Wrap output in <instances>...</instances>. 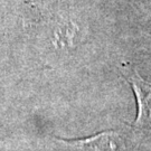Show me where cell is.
I'll return each instance as SVG.
<instances>
[{"label": "cell", "mask_w": 151, "mask_h": 151, "mask_svg": "<svg viewBox=\"0 0 151 151\" xmlns=\"http://www.w3.org/2000/svg\"><path fill=\"white\" fill-rule=\"evenodd\" d=\"M122 74L133 88L137 103L138 114L135 118V125H141L146 122L151 113V84L145 81L138 72L131 67H122Z\"/></svg>", "instance_id": "cell-1"}]
</instances>
